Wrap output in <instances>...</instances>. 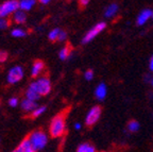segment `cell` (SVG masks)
<instances>
[{
    "mask_svg": "<svg viewBox=\"0 0 153 152\" xmlns=\"http://www.w3.org/2000/svg\"><path fill=\"white\" fill-rule=\"evenodd\" d=\"M71 107H68L66 109H64L61 113L56 115V116L53 117L52 121H51L50 124V135L51 137L56 138V137H61L63 134L65 133L66 131V126H65V120H66L67 116L69 114V111Z\"/></svg>",
    "mask_w": 153,
    "mask_h": 152,
    "instance_id": "6da1fadb",
    "label": "cell"
},
{
    "mask_svg": "<svg viewBox=\"0 0 153 152\" xmlns=\"http://www.w3.org/2000/svg\"><path fill=\"white\" fill-rule=\"evenodd\" d=\"M29 137H30V139H31L32 145H33L35 151L43 149V148L46 146L47 140H48L47 135H46L45 132H44L43 130L34 131V132H32V133L29 135Z\"/></svg>",
    "mask_w": 153,
    "mask_h": 152,
    "instance_id": "7a4b0ae2",
    "label": "cell"
},
{
    "mask_svg": "<svg viewBox=\"0 0 153 152\" xmlns=\"http://www.w3.org/2000/svg\"><path fill=\"white\" fill-rule=\"evenodd\" d=\"M19 2L16 0H10V1H5L4 3L0 4V18L1 17L7 16V15L12 14V13L16 12L19 9Z\"/></svg>",
    "mask_w": 153,
    "mask_h": 152,
    "instance_id": "3957f363",
    "label": "cell"
},
{
    "mask_svg": "<svg viewBox=\"0 0 153 152\" xmlns=\"http://www.w3.org/2000/svg\"><path fill=\"white\" fill-rule=\"evenodd\" d=\"M101 111H102V109L99 105H95V107H93L91 109V111H89L87 116H86V120H85V124L88 128L93 127L99 120L101 115Z\"/></svg>",
    "mask_w": 153,
    "mask_h": 152,
    "instance_id": "277c9868",
    "label": "cell"
},
{
    "mask_svg": "<svg viewBox=\"0 0 153 152\" xmlns=\"http://www.w3.org/2000/svg\"><path fill=\"white\" fill-rule=\"evenodd\" d=\"M105 27H106V24H105V22H99V24H97L93 29H91V30H89V31L84 35L83 39H82V43L83 44L89 43L93 38H95L101 31L104 30Z\"/></svg>",
    "mask_w": 153,
    "mask_h": 152,
    "instance_id": "5b68a950",
    "label": "cell"
},
{
    "mask_svg": "<svg viewBox=\"0 0 153 152\" xmlns=\"http://www.w3.org/2000/svg\"><path fill=\"white\" fill-rule=\"evenodd\" d=\"M24 77V70L20 66H15L10 69L9 75H7V82L11 84L17 83Z\"/></svg>",
    "mask_w": 153,
    "mask_h": 152,
    "instance_id": "8992f818",
    "label": "cell"
},
{
    "mask_svg": "<svg viewBox=\"0 0 153 152\" xmlns=\"http://www.w3.org/2000/svg\"><path fill=\"white\" fill-rule=\"evenodd\" d=\"M36 85H37V89L41 94V96H47L50 93L51 90V83L50 80L46 77H43L39 80L36 81Z\"/></svg>",
    "mask_w": 153,
    "mask_h": 152,
    "instance_id": "52a82bcc",
    "label": "cell"
},
{
    "mask_svg": "<svg viewBox=\"0 0 153 152\" xmlns=\"http://www.w3.org/2000/svg\"><path fill=\"white\" fill-rule=\"evenodd\" d=\"M15 151H17V152H33V151H35V149H34L33 145H32V142H31V139H30V137L28 136V137H26L22 143L19 144V146L15 149Z\"/></svg>",
    "mask_w": 153,
    "mask_h": 152,
    "instance_id": "ba28073f",
    "label": "cell"
},
{
    "mask_svg": "<svg viewBox=\"0 0 153 152\" xmlns=\"http://www.w3.org/2000/svg\"><path fill=\"white\" fill-rule=\"evenodd\" d=\"M39 97H41V94H39V92H38V89H37L36 82H34V83H32L31 85H30V87L27 90V98L35 101V100H37Z\"/></svg>",
    "mask_w": 153,
    "mask_h": 152,
    "instance_id": "9c48e42d",
    "label": "cell"
},
{
    "mask_svg": "<svg viewBox=\"0 0 153 152\" xmlns=\"http://www.w3.org/2000/svg\"><path fill=\"white\" fill-rule=\"evenodd\" d=\"M151 16H153L152 10H150V9L143 10V12L139 14L138 18H137V25H138V26H141V25L146 24V22H148V19L151 18Z\"/></svg>",
    "mask_w": 153,
    "mask_h": 152,
    "instance_id": "30bf717a",
    "label": "cell"
},
{
    "mask_svg": "<svg viewBox=\"0 0 153 152\" xmlns=\"http://www.w3.org/2000/svg\"><path fill=\"white\" fill-rule=\"evenodd\" d=\"M45 68V64L42 60H36L33 64V67H32V77L33 78H36L38 75L43 72V69Z\"/></svg>",
    "mask_w": 153,
    "mask_h": 152,
    "instance_id": "8fae6325",
    "label": "cell"
},
{
    "mask_svg": "<svg viewBox=\"0 0 153 152\" xmlns=\"http://www.w3.org/2000/svg\"><path fill=\"white\" fill-rule=\"evenodd\" d=\"M26 19H27V15L24 11L17 10L16 12H14V14H13V20H14V22H16L17 25L25 24V22H26Z\"/></svg>",
    "mask_w": 153,
    "mask_h": 152,
    "instance_id": "7c38bea8",
    "label": "cell"
},
{
    "mask_svg": "<svg viewBox=\"0 0 153 152\" xmlns=\"http://www.w3.org/2000/svg\"><path fill=\"white\" fill-rule=\"evenodd\" d=\"M22 107L24 111H26V112H32L34 109H36V103L34 100H31V99H29V98H27L26 100L22 101Z\"/></svg>",
    "mask_w": 153,
    "mask_h": 152,
    "instance_id": "4fadbf2b",
    "label": "cell"
},
{
    "mask_svg": "<svg viewBox=\"0 0 153 152\" xmlns=\"http://www.w3.org/2000/svg\"><path fill=\"white\" fill-rule=\"evenodd\" d=\"M72 52V46L70 45V43H67L66 46H65L64 48H63L62 50H61L60 52V59L61 60H67L68 57H70V54H71Z\"/></svg>",
    "mask_w": 153,
    "mask_h": 152,
    "instance_id": "5bb4252c",
    "label": "cell"
},
{
    "mask_svg": "<svg viewBox=\"0 0 153 152\" xmlns=\"http://www.w3.org/2000/svg\"><path fill=\"white\" fill-rule=\"evenodd\" d=\"M106 96V86L104 83H101L96 88V97L99 100H103Z\"/></svg>",
    "mask_w": 153,
    "mask_h": 152,
    "instance_id": "9a60e30c",
    "label": "cell"
},
{
    "mask_svg": "<svg viewBox=\"0 0 153 152\" xmlns=\"http://www.w3.org/2000/svg\"><path fill=\"white\" fill-rule=\"evenodd\" d=\"M78 152H95L96 149L94 147V145H91V143H84L81 144L79 147L76 148Z\"/></svg>",
    "mask_w": 153,
    "mask_h": 152,
    "instance_id": "2e32d148",
    "label": "cell"
},
{
    "mask_svg": "<svg viewBox=\"0 0 153 152\" xmlns=\"http://www.w3.org/2000/svg\"><path fill=\"white\" fill-rule=\"evenodd\" d=\"M118 11V5L116 4V3H112V4H110L108 7H106V10H105V17H113L116 13H117Z\"/></svg>",
    "mask_w": 153,
    "mask_h": 152,
    "instance_id": "e0dca14e",
    "label": "cell"
},
{
    "mask_svg": "<svg viewBox=\"0 0 153 152\" xmlns=\"http://www.w3.org/2000/svg\"><path fill=\"white\" fill-rule=\"evenodd\" d=\"M35 3V0H22L19 2V7L22 10H25V11H29Z\"/></svg>",
    "mask_w": 153,
    "mask_h": 152,
    "instance_id": "ac0fdd59",
    "label": "cell"
},
{
    "mask_svg": "<svg viewBox=\"0 0 153 152\" xmlns=\"http://www.w3.org/2000/svg\"><path fill=\"white\" fill-rule=\"evenodd\" d=\"M45 111H46V107H36V109H34L33 111H32L31 114H30V116H28V117L29 118H31V119H35V118H37L39 115L43 114Z\"/></svg>",
    "mask_w": 153,
    "mask_h": 152,
    "instance_id": "d6986e66",
    "label": "cell"
},
{
    "mask_svg": "<svg viewBox=\"0 0 153 152\" xmlns=\"http://www.w3.org/2000/svg\"><path fill=\"white\" fill-rule=\"evenodd\" d=\"M138 129H139L138 121H136V120L129 121V124H128V130H129L130 132H136V131H138Z\"/></svg>",
    "mask_w": 153,
    "mask_h": 152,
    "instance_id": "ffe728a7",
    "label": "cell"
},
{
    "mask_svg": "<svg viewBox=\"0 0 153 152\" xmlns=\"http://www.w3.org/2000/svg\"><path fill=\"white\" fill-rule=\"evenodd\" d=\"M60 29H53L52 31L49 33V39L52 42V43H54V42H56L57 40V37H59V34H60Z\"/></svg>",
    "mask_w": 153,
    "mask_h": 152,
    "instance_id": "44dd1931",
    "label": "cell"
},
{
    "mask_svg": "<svg viewBox=\"0 0 153 152\" xmlns=\"http://www.w3.org/2000/svg\"><path fill=\"white\" fill-rule=\"evenodd\" d=\"M11 25V20L9 18H0V29H7Z\"/></svg>",
    "mask_w": 153,
    "mask_h": 152,
    "instance_id": "7402d4cb",
    "label": "cell"
},
{
    "mask_svg": "<svg viewBox=\"0 0 153 152\" xmlns=\"http://www.w3.org/2000/svg\"><path fill=\"white\" fill-rule=\"evenodd\" d=\"M12 35L15 36V37H22V36H26L27 33L22 29H15L12 31Z\"/></svg>",
    "mask_w": 153,
    "mask_h": 152,
    "instance_id": "603a6c76",
    "label": "cell"
},
{
    "mask_svg": "<svg viewBox=\"0 0 153 152\" xmlns=\"http://www.w3.org/2000/svg\"><path fill=\"white\" fill-rule=\"evenodd\" d=\"M7 57H9V54H7V51L0 50V62H4L5 60L7 59Z\"/></svg>",
    "mask_w": 153,
    "mask_h": 152,
    "instance_id": "cb8c5ba5",
    "label": "cell"
},
{
    "mask_svg": "<svg viewBox=\"0 0 153 152\" xmlns=\"http://www.w3.org/2000/svg\"><path fill=\"white\" fill-rule=\"evenodd\" d=\"M67 38V33L65 31H60V34H59V37H57V40L59 42H63Z\"/></svg>",
    "mask_w": 153,
    "mask_h": 152,
    "instance_id": "d4e9b609",
    "label": "cell"
},
{
    "mask_svg": "<svg viewBox=\"0 0 153 152\" xmlns=\"http://www.w3.org/2000/svg\"><path fill=\"white\" fill-rule=\"evenodd\" d=\"M93 77H94V72L91 70V69H88V70L85 72V79L89 81V80L93 79Z\"/></svg>",
    "mask_w": 153,
    "mask_h": 152,
    "instance_id": "484cf974",
    "label": "cell"
},
{
    "mask_svg": "<svg viewBox=\"0 0 153 152\" xmlns=\"http://www.w3.org/2000/svg\"><path fill=\"white\" fill-rule=\"evenodd\" d=\"M9 103H10L11 107H16L17 103H18V100H17V98H11L10 101H9Z\"/></svg>",
    "mask_w": 153,
    "mask_h": 152,
    "instance_id": "4316f807",
    "label": "cell"
},
{
    "mask_svg": "<svg viewBox=\"0 0 153 152\" xmlns=\"http://www.w3.org/2000/svg\"><path fill=\"white\" fill-rule=\"evenodd\" d=\"M88 2H89V0H79V3H80V5H81V7H86V5L88 4Z\"/></svg>",
    "mask_w": 153,
    "mask_h": 152,
    "instance_id": "83f0119b",
    "label": "cell"
},
{
    "mask_svg": "<svg viewBox=\"0 0 153 152\" xmlns=\"http://www.w3.org/2000/svg\"><path fill=\"white\" fill-rule=\"evenodd\" d=\"M38 1H39L41 3H43V4H47V3L49 2L50 0H38Z\"/></svg>",
    "mask_w": 153,
    "mask_h": 152,
    "instance_id": "f1b7e54d",
    "label": "cell"
},
{
    "mask_svg": "<svg viewBox=\"0 0 153 152\" xmlns=\"http://www.w3.org/2000/svg\"><path fill=\"white\" fill-rule=\"evenodd\" d=\"M150 69L153 72V57H151V61H150Z\"/></svg>",
    "mask_w": 153,
    "mask_h": 152,
    "instance_id": "f546056e",
    "label": "cell"
},
{
    "mask_svg": "<svg viewBox=\"0 0 153 152\" xmlns=\"http://www.w3.org/2000/svg\"><path fill=\"white\" fill-rule=\"evenodd\" d=\"M74 127H76V130H79V129L81 128V124H76Z\"/></svg>",
    "mask_w": 153,
    "mask_h": 152,
    "instance_id": "4dcf8cb0",
    "label": "cell"
},
{
    "mask_svg": "<svg viewBox=\"0 0 153 152\" xmlns=\"http://www.w3.org/2000/svg\"><path fill=\"white\" fill-rule=\"evenodd\" d=\"M151 84H152V85H153V79H152V80H151Z\"/></svg>",
    "mask_w": 153,
    "mask_h": 152,
    "instance_id": "1f68e13d",
    "label": "cell"
}]
</instances>
